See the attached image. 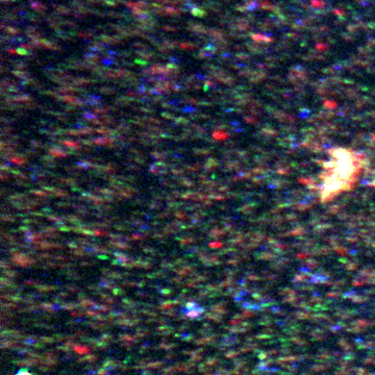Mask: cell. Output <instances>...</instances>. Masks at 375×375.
Masks as SVG:
<instances>
[{
    "mask_svg": "<svg viewBox=\"0 0 375 375\" xmlns=\"http://www.w3.org/2000/svg\"><path fill=\"white\" fill-rule=\"evenodd\" d=\"M367 160L363 153L346 147H335L328 151L319 175V199L333 201L340 195L350 192L359 182Z\"/></svg>",
    "mask_w": 375,
    "mask_h": 375,
    "instance_id": "6da1fadb",
    "label": "cell"
},
{
    "mask_svg": "<svg viewBox=\"0 0 375 375\" xmlns=\"http://www.w3.org/2000/svg\"><path fill=\"white\" fill-rule=\"evenodd\" d=\"M252 39L255 41L256 43H270L272 42V38L268 37L263 33H254L252 35Z\"/></svg>",
    "mask_w": 375,
    "mask_h": 375,
    "instance_id": "7a4b0ae2",
    "label": "cell"
},
{
    "mask_svg": "<svg viewBox=\"0 0 375 375\" xmlns=\"http://www.w3.org/2000/svg\"><path fill=\"white\" fill-rule=\"evenodd\" d=\"M311 5L314 6L315 8H318V10L323 8L325 5H326V2L323 1V0H311Z\"/></svg>",
    "mask_w": 375,
    "mask_h": 375,
    "instance_id": "3957f363",
    "label": "cell"
},
{
    "mask_svg": "<svg viewBox=\"0 0 375 375\" xmlns=\"http://www.w3.org/2000/svg\"><path fill=\"white\" fill-rule=\"evenodd\" d=\"M316 49L317 50H319V51H325V49H327V46L325 45V44H317L316 45Z\"/></svg>",
    "mask_w": 375,
    "mask_h": 375,
    "instance_id": "277c9868",
    "label": "cell"
},
{
    "mask_svg": "<svg viewBox=\"0 0 375 375\" xmlns=\"http://www.w3.org/2000/svg\"><path fill=\"white\" fill-rule=\"evenodd\" d=\"M17 375H31V374H29V373H27L26 371H24V370H22V371H20V372H19Z\"/></svg>",
    "mask_w": 375,
    "mask_h": 375,
    "instance_id": "5b68a950",
    "label": "cell"
},
{
    "mask_svg": "<svg viewBox=\"0 0 375 375\" xmlns=\"http://www.w3.org/2000/svg\"><path fill=\"white\" fill-rule=\"evenodd\" d=\"M355 1H359V2L362 3V4H366V3L364 2V0H355Z\"/></svg>",
    "mask_w": 375,
    "mask_h": 375,
    "instance_id": "8992f818",
    "label": "cell"
}]
</instances>
